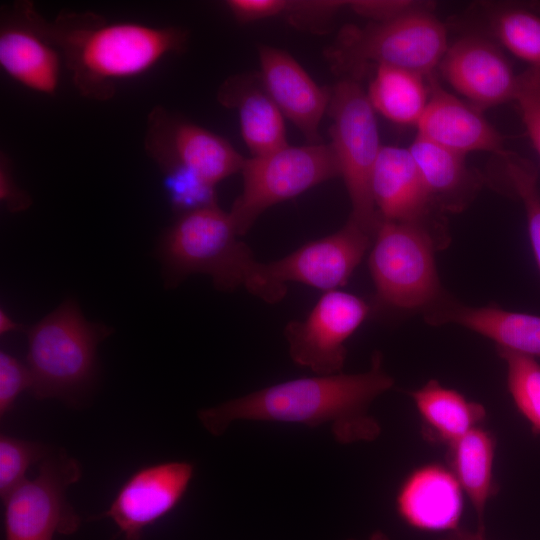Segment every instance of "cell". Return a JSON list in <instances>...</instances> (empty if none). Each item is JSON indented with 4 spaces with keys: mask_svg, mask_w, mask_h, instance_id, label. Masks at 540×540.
<instances>
[{
    "mask_svg": "<svg viewBox=\"0 0 540 540\" xmlns=\"http://www.w3.org/2000/svg\"><path fill=\"white\" fill-rule=\"evenodd\" d=\"M394 385L380 352L361 373L317 375L284 381L198 412L204 428L222 435L235 420L329 425L336 441H373L381 431L371 403Z\"/></svg>",
    "mask_w": 540,
    "mask_h": 540,
    "instance_id": "6da1fadb",
    "label": "cell"
},
{
    "mask_svg": "<svg viewBox=\"0 0 540 540\" xmlns=\"http://www.w3.org/2000/svg\"><path fill=\"white\" fill-rule=\"evenodd\" d=\"M14 13L58 49L78 92L99 101L114 95L117 82L181 52L188 40V32L178 27L108 22L92 12L60 13L47 21L29 2L16 4Z\"/></svg>",
    "mask_w": 540,
    "mask_h": 540,
    "instance_id": "7a4b0ae2",
    "label": "cell"
},
{
    "mask_svg": "<svg viewBox=\"0 0 540 540\" xmlns=\"http://www.w3.org/2000/svg\"><path fill=\"white\" fill-rule=\"evenodd\" d=\"M240 237L229 212L217 204L180 214L157 249L164 284L172 288L202 273L221 291L245 287L258 260Z\"/></svg>",
    "mask_w": 540,
    "mask_h": 540,
    "instance_id": "3957f363",
    "label": "cell"
},
{
    "mask_svg": "<svg viewBox=\"0 0 540 540\" xmlns=\"http://www.w3.org/2000/svg\"><path fill=\"white\" fill-rule=\"evenodd\" d=\"M447 49L446 28L428 10L363 27L346 25L325 57L335 73L358 81L371 63L429 76Z\"/></svg>",
    "mask_w": 540,
    "mask_h": 540,
    "instance_id": "277c9868",
    "label": "cell"
},
{
    "mask_svg": "<svg viewBox=\"0 0 540 540\" xmlns=\"http://www.w3.org/2000/svg\"><path fill=\"white\" fill-rule=\"evenodd\" d=\"M107 326L88 321L72 299L29 328L27 366L37 399H71L92 380Z\"/></svg>",
    "mask_w": 540,
    "mask_h": 540,
    "instance_id": "5b68a950",
    "label": "cell"
},
{
    "mask_svg": "<svg viewBox=\"0 0 540 540\" xmlns=\"http://www.w3.org/2000/svg\"><path fill=\"white\" fill-rule=\"evenodd\" d=\"M372 244L368 265L380 303L424 313L445 295L428 223L380 220Z\"/></svg>",
    "mask_w": 540,
    "mask_h": 540,
    "instance_id": "8992f818",
    "label": "cell"
},
{
    "mask_svg": "<svg viewBox=\"0 0 540 540\" xmlns=\"http://www.w3.org/2000/svg\"><path fill=\"white\" fill-rule=\"evenodd\" d=\"M331 147L351 202L350 219L373 237L380 222L371 178L381 145L367 93L357 80L341 78L331 91Z\"/></svg>",
    "mask_w": 540,
    "mask_h": 540,
    "instance_id": "52a82bcc",
    "label": "cell"
},
{
    "mask_svg": "<svg viewBox=\"0 0 540 540\" xmlns=\"http://www.w3.org/2000/svg\"><path fill=\"white\" fill-rule=\"evenodd\" d=\"M242 192L229 215L239 236H244L271 206L340 175L329 144L286 146L275 152L246 158L241 169Z\"/></svg>",
    "mask_w": 540,
    "mask_h": 540,
    "instance_id": "ba28073f",
    "label": "cell"
},
{
    "mask_svg": "<svg viewBox=\"0 0 540 540\" xmlns=\"http://www.w3.org/2000/svg\"><path fill=\"white\" fill-rule=\"evenodd\" d=\"M373 238L349 218L331 235L308 242L278 260L258 261L244 288L267 303L282 300L288 282L324 292L336 290L348 282Z\"/></svg>",
    "mask_w": 540,
    "mask_h": 540,
    "instance_id": "9c48e42d",
    "label": "cell"
},
{
    "mask_svg": "<svg viewBox=\"0 0 540 540\" xmlns=\"http://www.w3.org/2000/svg\"><path fill=\"white\" fill-rule=\"evenodd\" d=\"M80 478L76 459L47 455L38 475L3 499L5 540H53L55 534L74 533L81 519L66 501L65 492Z\"/></svg>",
    "mask_w": 540,
    "mask_h": 540,
    "instance_id": "30bf717a",
    "label": "cell"
},
{
    "mask_svg": "<svg viewBox=\"0 0 540 540\" xmlns=\"http://www.w3.org/2000/svg\"><path fill=\"white\" fill-rule=\"evenodd\" d=\"M370 313L361 297L339 289L326 291L304 320H291L284 336L294 363L317 375L340 373L346 341Z\"/></svg>",
    "mask_w": 540,
    "mask_h": 540,
    "instance_id": "8fae6325",
    "label": "cell"
},
{
    "mask_svg": "<svg viewBox=\"0 0 540 540\" xmlns=\"http://www.w3.org/2000/svg\"><path fill=\"white\" fill-rule=\"evenodd\" d=\"M145 149L161 170L181 167L213 186L241 172L246 159L226 139L162 107L148 115Z\"/></svg>",
    "mask_w": 540,
    "mask_h": 540,
    "instance_id": "7c38bea8",
    "label": "cell"
},
{
    "mask_svg": "<svg viewBox=\"0 0 540 540\" xmlns=\"http://www.w3.org/2000/svg\"><path fill=\"white\" fill-rule=\"evenodd\" d=\"M194 473L189 462H163L133 473L103 516L118 527L124 540H141L144 530L181 501Z\"/></svg>",
    "mask_w": 540,
    "mask_h": 540,
    "instance_id": "4fadbf2b",
    "label": "cell"
},
{
    "mask_svg": "<svg viewBox=\"0 0 540 540\" xmlns=\"http://www.w3.org/2000/svg\"><path fill=\"white\" fill-rule=\"evenodd\" d=\"M446 81L479 110L514 101L518 75L492 42L476 35L456 41L443 56Z\"/></svg>",
    "mask_w": 540,
    "mask_h": 540,
    "instance_id": "5bb4252c",
    "label": "cell"
},
{
    "mask_svg": "<svg viewBox=\"0 0 540 540\" xmlns=\"http://www.w3.org/2000/svg\"><path fill=\"white\" fill-rule=\"evenodd\" d=\"M258 53L261 79L269 97L309 144H319V125L331 92L318 86L285 51L262 45Z\"/></svg>",
    "mask_w": 540,
    "mask_h": 540,
    "instance_id": "9a60e30c",
    "label": "cell"
},
{
    "mask_svg": "<svg viewBox=\"0 0 540 540\" xmlns=\"http://www.w3.org/2000/svg\"><path fill=\"white\" fill-rule=\"evenodd\" d=\"M430 96L417 123V136L461 155L474 151L503 150L502 135L482 111L445 91L428 76Z\"/></svg>",
    "mask_w": 540,
    "mask_h": 540,
    "instance_id": "2e32d148",
    "label": "cell"
},
{
    "mask_svg": "<svg viewBox=\"0 0 540 540\" xmlns=\"http://www.w3.org/2000/svg\"><path fill=\"white\" fill-rule=\"evenodd\" d=\"M371 192L380 220L428 223L434 208L409 148L381 146Z\"/></svg>",
    "mask_w": 540,
    "mask_h": 540,
    "instance_id": "e0dca14e",
    "label": "cell"
},
{
    "mask_svg": "<svg viewBox=\"0 0 540 540\" xmlns=\"http://www.w3.org/2000/svg\"><path fill=\"white\" fill-rule=\"evenodd\" d=\"M424 317L431 325H459L491 339L497 347L540 358V316L496 305L467 306L445 294Z\"/></svg>",
    "mask_w": 540,
    "mask_h": 540,
    "instance_id": "ac0fdd59",
    "label": "cell"
},
{
    "mask_svg": "<svg viewBox=\"0 0 540 540\" xmlns=\"http://www.w3.org/2000/svg\"><path fill=\"white\" fill-rule=\"evenodd\" d=\"M462 489L451 471L438 464L414 470L396 498L399 516L410 526L426 531H453L463 512Z\"/></svg>",
    "mask_w": 540,
    "mask_h": 540,
    "instance_id": "d6986e66",
    "label": "cell"
},
{
    "mask_svg": "<svg viewBox=\"0 0 540 540\" xmlns=\"http://www.w3.org/2000/svg\"><path fill=\"white\" fill-rule=\"evenodd\" d=\"M62 63L58 49L17 14L2 25L0 66L15 82L52 96L59 87Z\"/></svg>",
    "mask_w": 540,
    "mask_h": 540,
    "instance_id": "ffe728a7",
    "label": "cell"
},
{
    "mask_svg": "<svg viewBox=\"0 0 540 540\" xmlns=\"http://www.w3.org/2000/svg\"><path fill=\"white\" fill-rule=\"evenodd\" d=\"M420 171L434 208L442 212L464 210L485 182L470 168L465 156L416 136L408 147Z\"/></svg>",
    "mask_w": 540,
    "mask_h": 540,
    "instance_id": "44dd1931",
    "label": "cell"
},
{
    "mask_svg": "<svg viewBox=\"0 0 540 540\" xmlns=\"http://www.w3.org/2000/svg\"><path fill=\"white\" fill-rule=\"evenodd\" d=\"M219 101L237 109L241 135L252 157L288 146L283 114L265 89L230 79L220 88Z\"/></svg>",
    "mask_w": 540,
    "mask_h": 540,
    "instance_id": "7402d4cb",
    "label": "cell"
},
{
    "mask_svg": "<svg viewBox=\"0 0 540 540\" xmlns=\"http://www.w3.org/2000/svg\"><path fill=\"white\" fill-rule=\"evenodd\" d=\"M409 394L421 418L423 435L430 442L448 446L479 427L487 415L483 405L436 380Z\"/></svg>",
    "mask_w": 540,
    "mask_h": 540,
    "instance_id": "603a6c76",
    "label": "cell"
},
{
    "mask_svg": "<svg viewBox=\"0 0 540 540\" xmlns=\"http://www.w3.org/2000/svg\"><path fill=\"white\" fill-rule=\"evenodd\" d=\"M447 447L449 470L475 510L477 530L485 532L486 506L498 490L493 475L496 439L489 430L479 426Z\"/></svg>",
    "mask_w": 540,
    "mask_h": 540,
    "instance_id": "cb8c5ba5",
    "label": "cell"
},
{
    "mask_svg": "<svg viewBox=\"0 0 540 540\" xmlns=\"http://www.w3.org/2000/svg\"><path fill=\"white\" fill-rule=\"evenodd\" d=\"M424 76L386 65L377 66L367 96L374 108L400 125H417L428 102Z\"/></svg>",
    "mask_w": 540,
    "mask_h": 540,
    "instance_id": "d4e9b609",
    "label": "cell"
},
{
    "mask_svg": "<svg viewBox=\"0 0 540 540\" xmlns=\"http://www.w3.org/2000/svg\"><path fill=\"white\" fill-rule=\"evenodd\" d=\"M490 174L497 185L523 203L529 238L540 271V190L535 165L523 156L503 149L493 153Z\"/></svg>",
    "mask_w": 540,
    "mask_h": 540,
    "instance_id": "484cf974",
    "label": "cell"
},
{
    "mask_svg": "<svg viewBox=\"0 0 540 540\" xmlns=\"http://www.w3.org/2000/svg\"><path fill=\"white\" fill-rule=\"evenodd\" d=\"M491 12L489 27L498 41L529 67H540V10L511 3Z\"/></svg>",
    "mask_w": 540,
    "mask_h": 540,
    "instance_id": "4316f807",
    "label": "cell"
},
{
    "mask_svg": "<svg viewBox=\"0 0 540 540\" xmlns=\"http://www.w3.org/2000/svg\"><path fill=\"white\" fill-rule=\"evenodd\" d=\"M507 366V385L520 413L540 434V364L535 358L497 347Z\"/></svg>",
    "mask_w": 540,
    "mask_h": 540,
    "instance_id": "83f0119b",
    "label": "cell"
},
{
    "mask_svg": "<svg viewBox=\"0 0 540 540\" xmlns=\"http://www.w3.org/2000/svg\"><path fill=\"white\" fill-rule=\"evenodd\" d=\"M47 447L5 434L0 436V495L3 500L23 483L30 465L47 456Z\"/></svg>",
    "mask_w": 540,
    "mask_h": 540,
    "instance_id": "f1b7e54d",
    "label": "cell"
},
{
    "mask_svg": "<svg viewBox=\"0 0 540 540\" xmlns=\"http://www.w3.org/2000/svg\"><path fill=\"white\" fill-rule=\"evenodd\" d=\"M162 172L169 202L180 214L217 204L215 186L194 173L181 167H171Z\"/></svg>",
    "mask_w": 540,
    "mask_h": 540,
    "instance_id": "f546056e",
    "label": "cell"
},
{
    "mask_svg": "<svg viewBox=\"0 0 540 540\" xmlns=\"http://www.w3.org/2000/svg\"><path fill=\"white\" fill-rule=\"evenodd\" d=\"M514 102L534 149L540 157V67H529L518 75Z\"/></svg>",
    "mask_w": 540,
    "mask_h": 540,
    "instance_id": "4dcf8cb0",
    "label": "cell"
},
{
    "mask_svg": "<svg viewBox=\"0 0 540 540\" xmlns=\"http://www.w3.org/2000/svg\"><path fill=\"white\" fill-rule=\"evenodd\" d=\"M348 5V1L299 0L288 1L285 14L296 28L313 33H325L337 12Z\"/></svg>",
    "mask_w": 540,
    "mask_h": 540,
    "instance_id": "1f68e13d",
    "label": "cell"
},
{
    "mask_svg": "<svg viewBox=\"0 0 540 540\" xmlns=\"http://www.w3.org/2000/svg\"><path fill=\"white\" fill-rule=\"evenodd\" d=\"M31 374L27 364L20 362L12 354L0 352V415L13 407L17 397L26 389L30 390Z\"/></svg>",
    "mask_w": 540,
    "mask_h": 540,
    "instance_id": "d6a6232c",
    "label": "cell"
},
{
    "mask_svg": "<svg viewBox=\"0 0 540 540\" xmlns=\"http://www.w3.org/2000/svg\"><path fill=\"white\" fill-rule=\"evenodd\" d=\"M356 14L371 22H388L403 16L432 10L431 2L410 0H354L348 5Z\"/></svg>",
    "mask_w": 540,
    "mask_h": 540,
    "instance_id": "836d02e7",
    "label": "cell"
},
{
    "mask_svg": "<svg viewBox=\"0 0 540 540\" xmlns=\"http://www.w3.org/2000/svg\"><path fill=\"white\" fill-rule=\"evenodd\" d=\"M226 5L240 23L266 19L286 12V0H229Z\"/></svg>",
    "mask_w": 540,
    "mask_h": 540,
    "instance_id": "e575fe53",
    "label": "cell"
},
{
    "mask_svg": "<svg viewBox=\"0 0 540 540\" xmlns=\"http://www.w3.org/2000/svg\"><path fill=\"white\" fill-rule=\"evenodd\" d=\"M0 201L11 213L25 211L31 206V197L16 183L12 165L6 154L0 156Z\"/></svg>",
    "mask_w": 540,
    "mask_h": 540,
    "instance_id": "d590c367",
    "label": "cell"
},
{
    "mask_svg": "<svg viewBox=\"0 0 540 540\" xmlns=\"http://www.w3.org/2000/svg\"><path fill=\"white\" fill-rule=\"evenodd\" d=\"M441 540H487L485 537V532L475 530L470 531L467 529L457 528L453 531L448 532V535L442 538Z\"/></svg>",
    "mask_w": 540,
    "mask_h": 540,
    "instance_id": "8d00e7d4",
    "label": "cell"
},
{
    "mask_svg": "<svg viewBox=\"0 0 540 540\" xmlns=\"http://www.w3.org/2000/svg\"><path fill=\"white\" fill-rule=\"evenodd\" d=\"M21 325L16 322L3 308L0 310V334L6 335L19 330Z\"/></svg>",
    "mask_w": 540,
    "mask_h": 540,
    "instance_id": "74e56055",
    "label": "cell"
},
{
    "mask_svg": "<svg viewBox=\"0 0 540 540\" xmlns=\"http://www.w3.org/2000/svg\"><path fill=\"white\" fill-rule=\"evenodd\" d=\"M347 540H356V539H347ZM365 540H389L387 534L381 530H376Z\"/></svg>",
    "mask_w": 540,
    "mask_h": 540,
    "instance_id": "f35d334b",
    "label": "cell"
}]
</instances>
